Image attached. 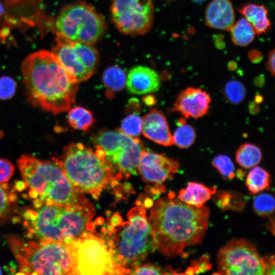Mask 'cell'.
Instances as JSON below:
<instances>
[{"label": "cell", "instance_id": "35", "mask_svg": "<svg viewBox=\"0 0 275 275\" xmlns=\"http://www.w3.org/2000/svg\"><path fill=\"white\" fill-rule=\"evenodd\" d=\"M263 258L265 264V274H274V255L269 257H265Z\"/></svg>", "mask_w": 275, "mask_h": 275}, {"label": "cell", "instance_id": "10", "mask_svg": "<svg viewBox=\"0 0 275 275\" xmlns=\"http://www.w3.org/2000/svg\"><path fill=\"white\" fill-rule=\"evenodd\" d=\"M217 274H265L264 258L256 246L244 239H233L219 250Z\"/></svg>", "mask_w": 275, "mask_h": 275}, {"label": "cell", "instance_id": "27", "mask_svg": "<svg viewBox=\"0 0 275 275\" xmlns=\"http://www.w3.org/2000/svg\"><path fill=\"white\" fill-rule=\"evenodd\" d=\"M16 199L14 191H10L6 183H0V225L10 217L12 205Z\"/></svg>", "mask_w": 275, "mask_h": 275}, {"label": "cell", "instance_id": "20", "mask_svg": "<svg viewBox=\"0 0 275 275\" xmlns=\"http://www.w3.org/2000/svg\"><path fill=\"white\" fill-rule=\"evenodd\" d=\"M215 191L214 187L210 188L202 184L189 182L185 189L179 191L178 198L190 206L200 207Z\"/></svg>", "mask_w": 275, "mask_h": 275}, {"label": "cell", "instance_id": "23", "mask_svg": "<svg viewBox=\"0 0 275 275\" xmlns=\"http://www.w3.org/2000/svg\"><path fill=\"white\" fill-rule=\"evenodd\" d=\"M67 120L73 129L83 131L87 130L94 122L92 113L81 106L74 107L69 111Z\"/></svg>", "mask_w": 275, "mask_h": 275}, {"label": "cell", "instance_id": "39", "mask_svg": "<svg viewBox=\"0 0 275 275\" xmlns=\"http://www.w3.org/2000/svg\"><path fill=\"white\" fill-rule=\"evenodd\" d=\"M5 14V7L3 4L0 2V20L3 17Z\"/></svg>", "mask_w": 275, "mask_h": 275}, {"label": "cell", "instance_id": "3", "mask_svg": "<svg viewBox=\"0 0 275 275\" xmlns=\"http://www.w3.org/2000/svg\"><path fill=\"white\" fill-rule=\"evenodd\" d=\"M37 209L24 213L23 225L28 231L26 237H35L40 243H70L95 229L92 221L95 210L87 200L70 206L43 204Z\"/></svg>", "mask_w": 275, "mask_h": 275}, {"label": "cell", "instance_id": "6", "mask_svg": "<svg viewBox=\"0 0 275 275\" xmlns=\"http://www.w3.org/2000/svg\"><path fill=\"white\" fill-rule=\"evenodd\" d=\"M17 164L30 196L43 204L70 206L86 200L67 178L57 158L42 160L25 154Z\"/></svg>", "mask_w": 275, "mask_h": 275}, {"label": "cell", "instance_id": "5", "mask_svg": "<svg viewBox=\"0 0 275 275\" xmlns=\"http://www.w3.org/2000/svg\"><path fill=\"white\" fill-rule=\"evenodd\" d=\"M67 178L79 193L96 199L109 185H117L122 174L105 158L80 143H71L57 158Z\"/></svg>", "mask_w": 275, "mask_h": 275}, {"label": "cell", "instance_id": "13", "mask_svg": "<svg viewBox=\"0 0 275 275\" xmlns=\"http://www.w3.org/2000/svg\"><path fill=\"white\" fill-rule=\"evenodd\" d=\"M111 12L113 22L124 34H144L153 23L152 0H112Z\"/></svg>", "mask_w": 275, "mask_h": 275}, {"label": "cell", "instance_id": "16", "mask_svg": "<svg viewBox=\"0 0 275 275\" xmlns=\"http://www.w3.org/2000/svg\"><path fill=\"white\" fill-rule=\"evenodd\" d=\"M160 77L153 69L145 66H136L129 71L126 81L128 91L134 94L143 95L158 90Z\"/></svg>", "mask_w": 275, "mask_h": 275}, {"label": "cell", "instance_id": "34", "mask_svg": "<svg viewBox=\"0 0 275 275\" xmlns=\"http://www.w3.org/2000/svg\"><path fill=\"white\" fill-rule=\"evenodd\" d=\"M161 269L154 265L146 264L143 266H138L130 270L129 274H164Z\"/></svg>", "mask_w": 275, "mask_h": 275}, {"label": "cell", "instance_id": "11", "mask_svg": "<svg viewBox=\"0 0 275 275\" xmlns=\"http://www.w3.org/2000/svg\"><path fill=\"white\" fill-rule=\"evenodd\" d=\"M51 52L76 83L88 79L96 72L99 53L92 44L71 42L56 38Z\"/></svg>", "mask_w": 275, "mask_h": 275}, {"label": "cell", "instance_id": "31", "mask_svg": "<svg viewBox=\"0 0 275 275\" xmlns=\"http://www.w3.org/2000/svg\"><path fill=\"white\" fill-rule=\"evenodd\" d=\"M212 164L224 177L232 179L234 176L235 167L229 157L219 154L214 158Z\"/></svg>", "mask_w": 275, "mask_h": 275}, {"label": "cell", "instance_id": "26", "mask_svg": "<svg viewBox=\"0 0 275 275\" xmlns=\"http://www.w3.org/2000/svg\"><path fill=\"white\" fill-rule=\"evenodd\" d=\"M177 125L173 135L174 144L182 149L189 147L193 144L196 138L194 128L186 123L183 118L179 119Z\"/></svg>", "mask_w": 275, "mask_h": 275}, {"label": "cell", "instance_id": "21", "mask_svg": "<svg viewBox=\"0 0 275 275\" xmlns=\"http://www.w3.org/2000/svg\"><path fill=\"white\" fill-rule=\"evenodd\" d=\"M262 157L260 148L251 143H244L237 149L235 158L238 164L244 169H251L260 163Z\"/></svg>", "mask_w": 275, "mask_h": 275}, {"label": "cell", "instance_id": "33", "mask_svg": "<svg viewBox=\"0 0 275 275\" xmlns=\"http://www.w3.org/2000/svg\"><path fill=\"white\" fill-rule=\"evenodd\" d=\"M14 167L8 159L0 158V183H7L13 175Z\"/></svg>", "mask_w": 275, "mask_h": 275}, {"label": "cell", "instance_id": "7", "mask_svg": "<svg viewBox=\"0 0 275 275\" xmlns=\"http://www.w3.org/2000/svg\"><path fill=\"white\" fill-rule=\"evenodd\" d=\"M22 274H76V241L40 243L25 242L14 236L8 238Z\"/></svg>", "mask_w": 275, "mask_h": 275}, {"label": "cell", "instance_id": "28", "mask_svg": "<svg viewBox=\"0 0 275 275\" xmlns=\"http://www.w3.org/2000/svg\"><path fill=\"white\" fill-rule=\"evenodd\" d=\"M224 94L227 99L232 104H238L245 98L246 90L240 81L231 80L226 83L224 87Z\"/></svg>", "mask_w": 275, "mask_h": 275}, {"label": "cell", "instance_id": "38", "mask_svg": "<svg viewBox=\"0 0 275 275\" xmlns=\"http://www.w3.org/2000/svg\"><path fill=\"white\" fill-rule=\"evenodd\" d=\"M144 100L146 103L149 105L153 104L154 102L155 101L154 98L151 96L146 97L144 98Z\"/></svg>", "mask_w": 275, "mask_h": 275}, {"label": "cell", "instance_id": "25", "mask_svg": "<svg viewBox=\"0 0 275 275\" xmlns=\"http://www.w3.org/2000/svg\"><path fill=\"white\" fill-rule=\"evenodd\" d=\"M270 175L264 169L254 167L249 172L246 184L252 194L258 193L269 187Z\"/></svg>", "mask_w": 275, "mask_h": 275}, {"label": "cell", "instance_id": "36", "mask_svg": "<svg viewBox=\"0 0 275 275\" xmlns=\"http://www.w3.org/2000/svg\"><path fill=\"white\" fill-rule=\"evenodd\" d=\"M274 50H271L268 53L267 62V68L272 75H274Z\"/></svg>", "mask_w": 275, "mask_h": 275}, {"label": "cell", "instance_id": "17", "mask_svg": "<svg viewBox=\"0 0 275 275\" xmlns=\"http://www.w3.org/2000/svg\"><path fill=\"white\" fill-rule=\"evenodd\" d=\"M142 131L146 138L158 144L164 146L174 144L166 118L158 109H151L143 118Z\"/></svg>", "mask_w": 275, "mask_h": 275}, {"label": "cell", "instance_id": "22", "mask_svg": "<svg viewBox=\"0 0 275 275\" xmlns=\"http://www.w3.org/2000/svg\"><path fill=\"white\" fill-rule=\"evenodd\" d=\"M233 42L237 46H245L254 40L256 32L252 24L241 18L230 30Z\"/></svg>", "mask_w": 275, "mask_h": 275}, {"label": "cell", "instance_id": "40", "mask_svg": "<svg viewBox=\"0 0 275 275\" xmlns=\"http://www.w3.org/2000/svg\"><path fill=\"white\" fill-rule=\"evenodd\" d=\"M192 1H193L194 2H203V1H204L205 0H192Z\"/></svg>", "mask_w": 275, "mask_h": 275}, {"label": "cell", "instance_id": "29", "mask_svg": "<svg viewBox=\"0 0 275 275\" xmlns=\"http://www.w3.org/2000/svg\"><path fill=\"white\" fill-rule=\"evenodd\" d=\"M253 207L255 212L260 216L271 215L274 209V198L269 194H260L254 199Z\"/></svg>", "mask_w": 275, "mask_h": 275}, {"label": "cell", "instance_id": "19", "mask_svg": "<svg viewBox=\"0 0 275 275\" xmlns=\"http://www.w3.org/2000/svg\"><path fill=\"white\" fill-rule=\"evenodd\" d=\"M239 11L252 24L257 35H260L270 30L271 23L268 17V10L263 5L247 4L243 6Z\"/></svg>", "mask_w": 275, "mask_h": 275}, {"label": "cell", "instance_id": "37", "mask_svg": "<svg viewBox=\"0 0 275 275\" xmlns=\"http://www.w3.org/2000/svg\"><path fill=\"white\" fill-rule=\"evenodd\" d=\"M26 184L24 181H18L15 183V187L16 189L19 191L23 190L25 186H26Z\"/></svg>", "mask_w": 275, "mask_h": 275}, {"label": "cell", "instance_id": "8", "mask_svg": "<svg viewBox=\"0 0 275 275\" xmlns=\"http://www.w3.org/2000/svg\"><path fill=\"white\" fill-rule=\"evenodd\" d=\"M106 29L103 17L85 2L64 7L55 20L57 37L71 42L93 45L103 36Z\"/></svg>", "mask_w": 275, "mask_h": 275}, {"label": "cell", "instance_id": "18", "mask_svg": "<svg viewBox=\"0 0 275 275\" xmlns=\"http://www.w3.org/2000/svg\"><path fill=\"white\" fill-rule=\"evenodd\" d=\"M234 20V9L229 0H212L207 6L205 22L209 27L230 31Z\"/></svg>", "mask_w": 275, "mask_h": 275}, {"label": "cell", "instance_id": "15", "mask_svg": "<svg viewBox=\"0 0 275 275\" xmlns=\"http://www.w3.org/2000/svg\"><path fill=\"white\" fill-rule=\"evenodd\" d=\"M210 101V96L207 92L189 87L179 94L172 111L180 113L187 118L198 119L207 114Z\"/></svg>", "mask_w": 275, "mask_h": 275}, {"label": "cell", "instance_id": "41", "mask_svg": "<svg viewBox=\"0 0 275 275\" xmlns=\"http://www.w3.org/2000/svg\"><path fill=\"white\" fill-rule=\"evenodd\" d=\"M2 270H1V268H0V274H2Z\"/></svg>", "mask_w": 275, "mask_h": 275}, {"label": "cell", "instance_id": "12", "mask_svg": "<svg viewBox=\"0 0 275 275\" xmlns=\"http://www.w3.org/2000/svg\"><path fill=\"white\" fill-rule=\"evenodd\" d=\"M76 274H120L105 240L93 233L77 240L75 250Z\"/></svg>", "mask_w": 275, "mask_h": 275}, {"label": "cell", "instance_id": "2", "mask_svg": "<svg viewBox=\"0 0 275 275\" xmlns=\"http://www.w3.org/2000/svg\"><path fill=\"white\" fill-rule=\"evenodd\" d=\"M21 72L28 100L34 106L56 115L69 110L75 102L78 85L51 51L42 50L28 56Z\"/></svg>", "mask_w": 275, "mask_h": 275}, {"label": "cell", "instance_id": "30", "mask_svg": "<svg viewBox=\"0 0 275 275\" xmlns=\"http://www.w3.org/2000/svg\"><path fill=\"white\" fill-rule=\"evenodd\" d=\"M143 119L136 113L130 114L122 121L120 130L132 137H138L142 132Z\"/></svg>", "mask_w": 275, "mask_h": 275}, {"label": "cell", "instance_id": "1", "mask_svg": "<svg viewBox=\"0 0 275 275\" xmlns=\"http://www.w3.org/2000/svg\"><path fill=\"white\" fill-rule=\"evenodd\" d=\"M209 217L206 205L196 207L171 198L157 200L148 218L157 250L175 257L185 248L199 244L208 229Z\"/></svg>", "mask_w": 275, "mask_h": 275}, {"label": "cell", "instance_id": "9", "mask_svg": "<svg viewBox=\"0 0 275 275\" xmlns=\"http://www.w3.org/2000/svg\"><path fill=\"white\" fill-rule=\"evenodd\" d=\"M96 145L103 151L105 159L126 177L138 174V166L143 144L137 137H132L121 130L99 132L95 138Z\"/></svg>", "mask_w": 275, "mask_h": 275}, {"label": "cell", "instance_id": "32", "mask_svg": "<svg viewBox=\"0 0 275 275\" xmlns=\"http://www.w3.org/2000/svg\"><path fill=\"white\" fill-rule=\"evenodd\" d=\"M17 85L15 80L8 76L0 77V100L11 99L15 94Z\"/></svg>", "mask_w": 275, "mask_h": 275}, {"label": "cell", "instance_id": "4", "mask_svg": "<svg viewBox=\"0 0 275 275\" xmlns=\"http://www.w3.org/2000/svg\"><path fill=\"white\" fill-rule=\"evenodd\" d=\"M139 205L130 210L125 222L118 214H114L104 231L105 242L121 274H127L128 267H131V270L140 265L149 254L157 250L152 227L141 201Z\"/></svg>", "mask_w": 275, "mask_h": 275}, {"label": "cell", "instance_id": "24", "mask_svg": "<svg viewBox=\"0 0 275 275\" xmlns=\"http://www.w3.org/2000/svg\"><path fill=\"white\" fill-rule=\"evenodd\" d=\"M126 75L125 71L120 67L112 66L104 71L102 80L108 92L112 93L122 90L126 85Z\"/></svg>", "mask_w": 275, "mask_h": 275}, {"label": "cell", "instance_id": "14", "mask_svg": "<svg viewBox=\"0 0 275 275\" xmlns=\"http://www.w3.org/2000/svg\"><path fill=\"white\" fill-rule=\"evenodd\" d=\"M179 168L177 160L144 149L140 158L138 173L145 181L161 184L172 178Z\"/></svg>", "mask_w": 275, "mask_h": 275}]
</instances>
